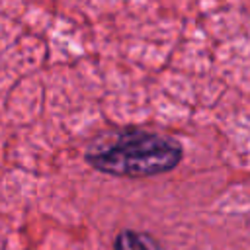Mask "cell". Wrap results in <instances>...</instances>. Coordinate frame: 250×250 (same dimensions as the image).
Segmentation results:
<instances>
[{"label":"cell","instance_id":"1","mask_svg":"<svg viewBox=\"0 0 250 250\" xmlns=\"http://www.w3.org/2000/svg\"><path fill=\"white\" fill-rule=\"evenodd\" d=\"M184 156L182 145L143 127H119L100 133L84 150V160L115 178H150L174 170Z\"/></svg>","mask_w":250,"mask_h":250},{"label":"cell","instance_id":"2","mask_svg":"<svg viewBox=\"0 0 250 250\" xmlns=\"http://www.w3.org/2000/svg\"><path fill=\"white\" fill-rule=\"evenodd\" d=\"M113 250H162V248L150 234L123 229L113 238Z\"/></svg>","mask_w":250,"mask_h":250}]
</instances>
